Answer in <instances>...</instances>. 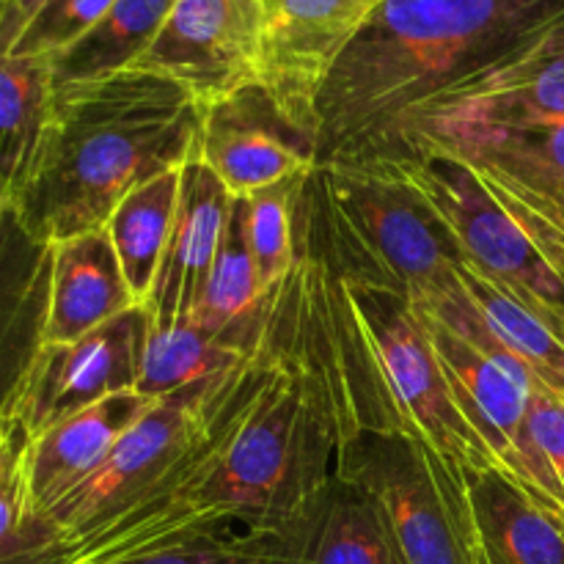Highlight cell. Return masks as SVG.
Listing matches in <instances>:
<instances>
[{
    "label": "cell",
    "mask_w": 564,
    "mask_h": 564,
    "mask_svg": "<svg viewBox=\"0 0 564 564\" xmlns=\"http://www.w3.org/2000/svg\"><path fill=\"white\" fill-rule=\"evenodd\" d=\"M562 20L564 0H383L319 94L314 169L386 160L419 110Z\"/></svg>",
    "instance_id": "6da1fadb"
},
{
    "label": "cell",
    "mask_w": 564,
    "mask_h": 564,
    "mask_svg": "<svg viewBox=\"0 0 564 564\" xmlns=\"http://www.w3.org/2000/svg\"><path fill=\"white\" fill-rule=\"evenodd\" d=\"M202 124V105L152 72L66 83L9 204L50 246L102 229L121 198L196 154Z\"/></svg>",
    "instance_id": "7a4b0ae2"
},
{
    "label": "cell",
    "mask_w": 564,
    "mask_h": 564,
    "mask_svg": "<svg viewBox=\"0 0 564 564\" xmlns=\"http://www.w3.org/2000/svg\"><path fill=\"white\" fill-rule=\"evenodd\" d=\"M319 202L341 273L389 286L411 306L460 290L455 237L422 193L391 163H330L314 169Z\"/></svg>",
    "instance_id": "3957f363"
},
{
    "label": "cell",
    "mask_w": 564,
    "mask_h": 564,
    "mask_svg": "<svg viewBox=\"0 0 564 564\" xmlns=\"http://www.w3.org/2000/svg\"><path fill=\"white\" fill-rule=\"evenodd\" d=\"M358 336L394 430L427 444L460 477L499 471L496 455L463 413L422 317L389 286L341 273Z\"/></svg>",
    "instance_id": "277c9868"
},
{
    "label": "cell",
    "mask_w": 564,
    "mask_h": 564,
    "mask_svg": "<svg viewBox=\"0 0 564 564\" xmlns=\"http://www.w3.org/2000/svg\"><path fill=\"white\" fill-rule=\"evenodd\" d=\"M339 474L378 507L402 564H474L468 477L402 430H364Z\"/></svg>",
    "instance_id": "5b68a950"
},
{
    "label": "cell",
    "mask_w": 564,
    "mask_h": 564,
    "mask_svg": "<svg viewBox=\"0 0 564 564\" xmlns=\"http://www.w3.org/2000/svg\"><path fill=\"white\" fill-rule=\"evenodd\" d=\"M383 163L394 165L422 193L455 237L468 268L564 336V279L471 165L441 149H413Z\"/></svg>",
    "instance_id": "8992f818"
},
{
    "label": "cell",
    "mask_w": 564,
    "mask_h": 564,
    "mask_svg": "<svg viewBox=\"0 0 564 564\" xmlns=\"http://www.w3.org/2000/svg\"><path fill=\"white\" fill-rule=\"evenodd\" d=\"M564 121V20L512 58L419 110L386 160L419 147H449L490 132Z\"/></svg>",
    "instance_id": "52a82bcc"
},
{
    "label": "cell",
    "mask_w": 564,
    "mask_h": 564,
    "mask_svg": "<svg viewBox=\"0 0 564 564\" xmlns=\"http://www.w3.org/2000/svg\"><path fill=\"white\" fill-rule=\"evenodd\" d=\"M416 314L427 328L463 413L496 455L499 471L534 505L564 523V490L540 452L532 430V394L538 391V383L521 369L482 356L438 319L422 312Z\"/></svg>",
    "instance_id": "ba28073f"
},
{
    "label": "cell",
    "mask_w": 564,
    "mask_h": 564,
    "mask_svg": "<svg viewBox=\"0 0 564 564\" xmlns=\"http://www.w3.org/2000/svg\"><path fill=\"white\" fill-rule=\"evenodd\" d=\"M383 0H262L259 88L317 143V99Z\"/></svg>",
    "instance_id": "9c48e42d"
},
{
    "label": "cell",
    "mask_w": 564,
    "mask_h": 564,
    "mask_svg": "<svg viewBox=\"0 0 564 564\" xmlns=\"http://www.w3.org/2000/svg\"><path fill=\"white\" fill-rule=\"evenodd\" d=\"M259 44L262 0H174L132 69L165 77L213 108L259 86Z\"/></svg>",
    "instance_id": "30bf717a"
},
{
    "label": "cell",
    "mask_w": 564,
    "mask_h": 564,
    "mask_svg": "<svg viewBox=\"0 0 564 564\" xmlns=\"http://www.w3.org/2000/svg\"><path fill=\"white\" fill-rule=\"evenodd\" d=\"M147 336V306H132L69 345L42 347L11 419L36 438L108 397L135 391Z\"/></svg>",
    "instance_id": "8fae6325"
},
{
    "label": "cell",
    "mask_w": 564,
    "mask_h": 564,
    "mask_svg": "<svg viewBox=\"0 0 564 564\" xmlns=\"http://www.w3.org/2000/svg\"><path fill=\"white\" fill-rule=\"evenodd\" d=\"M196 158L231 198H248L314 171V143L295 130L259 86L204 108Z\"/></svg>",
    "instance_id": "7c38bea8"
},
{
    "label": "cell",
    "mask_w": 564,
    "mask_h": 564,
    "mask_svg": "<svg viewBox=\"0 0 564 564\" xmlns=\"http://www.w3.org/2000/svg\"><path fill=\"white\" fill-rule=\"evenodd\" d=\"M457 281L455 295L413 308L438 319L482 356L523 369L538 389L564 402V336L466 262L457 268Z\"/></svg>",
    "instance_id": "4fadbf2b"
},
{
    "label": "cell",
    "mask_w": 564,
    "mask_h": 564,
    "mask_svg": "<svg viewBox=\"0 0 564 564\" xmlns=\"http://www.w3.org/2000/svg\"><path fill=\"white\" fill-rule=\"evenodd\" d=\"M229 207L226 187L193 154L182 165L174 231L147 301L149 328H174L196 314L218 257Z\"/></svg>",
    "instance_id": "5bb4252c"
},
{
    "label": "cell",
    "mask_w": 564,
    "mask_h": 564,
    "mask_svg": "<svg viewBox=\"0 0 564 564\" xmlns=\"http://www.w3.org/2000/svg\"><path fill=\"white\" fill-rule=\"evenodd\" d=\"M53 246L39 240L11 204L0 213V416L14 413L44 347Z\"/></svg>",
    "instance_id": "9a60e30c"
},
{
    "label": "cell",
    "mask_w": 564,
    "mask_h": 564,
    "mask_svg": "<svg viewBox=\"0 0 564 564\" xmlns=\"http://www.w3.org/2000/svg\"><path fill=\"white\" fill-rule=\"evenodd\" d=\"M154 400L158 397L121 391L53 424L36 438H28L25 488L31 510L47 518L61 499H66L108 460L110 452L154 405Z\"/></svg>",
    "instance_id": "2e32d148"
},
{
    "label": "cell",
    "mask_w": 564,
    "mask_h": 564,
    "mask_svg": "<svg viewBox=\"0 0 564 564\" xmlns=\"http://www.w3.org/2000/svg\"><path fill=\"white\" fill-rule=\"evenodd\" d=\"M279 564H402L378 507L336 474L275 532Z\"/></svg>",
    "instance_id": "e0dca14e"
},
{
    "label": "cell",
    "mask_w": 564,
    "mask_h": 564,
    "mask_svg": "<svg viewBox=\"0 0 564 564\" xmlns=\"http://www.w3.org/2000/svg\"><path fill=\"white\" fill-rule=\"evenodd\" d=\"M132 306L138 303L105 226L55 242L44 347L69 345Z\"/></svg>",
    "instance_id": "ac0fdd59"
},
{
    "label": "cell",
    "mask_w": 564,
    "mask_h": 564,
    "mask_svg": "<svg viewBox=\"0 0 564 564\" xmlns=\"http://www.w3.org/2000/svg\"><path fill=\"white\" fill-rule=\"evenodd\" d=\"M474 564H564V529L501 471L468 474Z\"/></svg>",
    "instance_id": "d6986e66"
},
{
    "label": "cell",
    "mask_w": 564,
    "mask_h": 564,
    "mask_svg": "<svg viewBox=\"0 0 564 564\" xmlns=\"http://www.w3.org/2000/svg\"><path fill=\"white\" fill-rule=\"evenodd\" d=\"M9 3V0H6ZM14 9L0 22V202L9 204L25 180L55 102L53 61L17 53Z\"/></svg>",
    "instance_id": "ffe728a7"
},
{
    "label": "cell",
    "mask_w": 564,
    "mask_h": 564,
    "mask_svg": "<svg viewBox=\"0 0 564 564\" xmlns=\"http://www.w3.org/2000/svg\"><path fill=\"white\" fill-rule=\"evenodd\" d=\"M180 185L182 169L143 182L130 196L121 198L105 224V231L119 257L121 273L138 306H147L160 264H163L165 248L174 231Z\"/></svg>",
    "instance_id": "44dd1931"
},
{
    "label": "cell",
    "mask_w": 564,
    "mask_h": 564,
    "mask_svg": "<svg viewBox=\"0 0 564 564\" xmlns=\"http://www.w3.org/2000/svg\"><path fill=\"white\" fill-rule=\"evenodd\" d=\"M171 6L174 0H116L80 42L53 58L55 88L113 75L135 64L163 28Z\"/></svg>",
    "instance_id": "7402d4cb"
},
{
    "label": "cell",
    "mask_w": 564,
    "mask_h": 564,
    "mask_svg": "<svg viewBox=\"0 0 564 564\" xmlns=\"http://www.w3.org/2000/svg\"><path fill=\"white\" fill-rule=\"evenodd\" d=\"M253 352L237 350L229 341L207 334L196 319L174 328H149L135 391L143 397H165L198 380L218 378Z\"/></svg>",
    "instance_id": "603a6c76"
},
{
    "label": "cell",
    "mask_w": 564,
    "mask_h": 564,
    "mask_svg": "<svg viewBox=\"0 0 564 564\" xmlns=\"http://www.w3.org/2000/svg\"><path fill=\"white\" fill-rule=\"evenodd\" d=\"M419 149L449 152L471 165L474 171H485V174L534 182V185H540V182H562L564 185V121L527 127V130L490 132V135L468 138V141L449 143V147Z\"/></svg>",
    "instance_id": "cb8c5ba5"
},
{
    "label": "cell",
    "mask_w": 564,
    "mask_h": 564,
    "mask_svg": "<svg viewBox=\"0 0 564 564\" xmlns=\"http://www.w3.org/2000/svg\"><path fill=\"white\" fill-rule=\"evenodd\" d=\"M28 435L14 422L0 452V564H64L66 549L47 518L31 510L25 488Z\"/></svg>",
    "instance_id": "d4e9b609"
},
{
    "label": "cell",
    "mask_w": 564,
    "mask_h": 564,
    "mask_svg": "<svg viewBox=\"0 0 564 564\" xmlns=\"http://www.w3.org/2000/svg\"><path fill=\"white\" fill-rule=\"evenodd\" d=\"M306 176L284 180L246 198L248 248H251L262 292H273L295 264L297 196Z\"/></svg>",
    "instance_id": "484cf974"
},
{
    "label": "cell",
    "mask_w": 564,
    "mask_h": 564,
    "mask_svg": "<svg viewBox=\"0 0 564 564\" xmlns=\"http://www.w3.org/2000/svg\"><path fill=\"white\" fill-rule=\"evenodd\" d=\"M482 185L499 198L501 207L521 224L543 257L564 279V185L562 182H518L477 171Z\"/></svg>",
    "instance_id": "4316f807"
},
{
    "label": "cell",
    "mask_w": 564,
    "mask_h": 564,
    "mask_svg": "<svg viewBox=\"0 0 564 564\" xmlns=\"http://www.w3.org/2000/svg\"><path fill=\"white\" fill-rule=\"evenodd\" d=\"M116 0H47L14 36L17 53L58 58L64 50L80 42Z\"/></svg>",
    "instance_id": "83f0119b"
},
{
    "label": "cell",
    "mask_w": 564,
    "mask_h": 564,
    "mask_svg": "<svg viewBox=\"0 0 564 564\" xmlns=\"http://www.w3.org/2000/svg\"><path fill=\"white\" fill-rule=\"evenodd\" d=\"M121 564H279L275 534H220Z\"/></svg>",
    "instance_id": "f1b7e54d"
},
{
    "label": "cell",
    "mask_w": 564,
    "mask_h": 564,
    "mask_svg": "<svg viewBox=\"0 0 564 564\" xmlns=\"http://www.w3.org/2000/svg\"><path fill=\"white\" fill-rule=\"evenodd\" d=\"M532 430L540 452L564 490V402L549 391L532 394Z\"/></svg>",
    "instance_id": "f546056e"
},
{
    "label": "cell",
    "mask_w": 564,
    "mask_h": 564,
    "mask_svg": "<svg viewBox=\"0 0 564 564\" xmlns=\"http://www.w3.org/2000/svg\"><path fill=\"white\" fill-rule=\"evenodd\" d=\"M44 3H47V0H9V6L14 9L17 20H20V28L25 25V22L31 20V17L36 14V11L42 9ZM17 33H20V31H17Z\"/></svg>",
    "instance_id": "4dcf8cb0"
},
{
    "label": "cell",
    "mask_w": 564,
    "mask_h": 564,
    "mask_svg": "<svg viewBox=\"0 0 564 564\" xmlns=\"http://www.w3.org/2000/svg\"><path fill=\"white\" fill-rule=\"evenodd\" d=\"M11 433H14V419L0 416V452H3L6 444H9Z\"/></svg>",
    "instance_id": "1f68e13d"
},
{
    "label": "cell",
    "mask_w": 564,
    "mask_h": 564,
    "mask_svg": "<svg viewBox=\"0 0 564 564\" xmlns=\"http://www.w3.org/2000/svg\"><path fill=\"white\" fill-rule=\"evenodd\" d=\"M3 207H6V204H3V202H0V213H3Z\"/></svg>",
    "instance_id": "d6a6232c"
},
{
    "label": "cell",
    "mask_w": 564,
    "mask_h": 564,
    "mask_svg": "<svg viewBox=\"0 0 564 564\" xmlns=\"http://www.w3.org/2000/svg\"><path fill=\"white\" fill-rule=\"evenodd\" d=\"M562 529H564V523H562Z\"/></svg>",
    "instance_id": "836d02e7"
}]
</instances>
